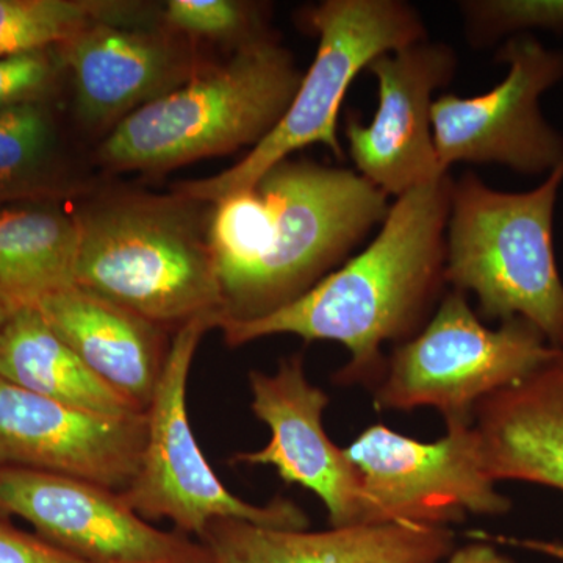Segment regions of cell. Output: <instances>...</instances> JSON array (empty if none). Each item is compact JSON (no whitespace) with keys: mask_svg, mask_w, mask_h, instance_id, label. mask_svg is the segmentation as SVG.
Listing matches in <instances>:
<instances>
[{"mask_svg":"<svg viewBox=\"0 0 563 563\" xmlns=\"http://www.w3.org/2000/svg\"><path fill=\"white\" fill-rule=\"evenodd\" d=\"M563 165L533 190L507 192L466 173L453 181L444 284L473 292L487 320L520 318L563 351V280L554 251V213Z\"/></svg>","mask_w":563,"mask_h":563,"instance_id":"obj_5","label":"cell"},{"mask_svg":"<svg viewBox=\"0 0 563 563\" xmlns=\"http://www.w3.org/2000/svg\"><path fill=\"white\" fill-rule=\"evenodd\" d=\"M166 24L191 38L236 41L240 47L266 36L261 9L235 0H169Z\"/></svg>","mask_w":563,"mask_h":563,"instance_id":"obj_24","label":"cell"},{"mask_svg":"<svg viewBox=\"0 0 563 563\" xmlns=\"http://www.w3.org/2000/svg\"><path fill=\"white\" fill-rule=\"evenodd\" d=\"M0 377L43 398L101 417L146 413L96 376L35 307L14 310L0 325Z\"/></svg>","mask_w":563,"mask_h":563,"instance_id":"obj_19","label":"cell"},{"mask_svg":"<svg viewBox=\"0 0 563 563\" xmlns=\"http://www.w3.org/2000/svg\"><path fill=\"white\" fill-rule=\"evenodd\" d=\"M303 20L318 35L317 55L276 128L236 165L207 179L181 181L176 195L213 206L313 144L343 161L339 113L352 81L385 52L428 40L420 14L401 0H325L307 10Z\"/></svg>","mask_w":563,"mask_h":563,"instance_id":"obj_6","label":"cell"},{"mask_svg":"<svg viewBox=\"0 0 563 563\" xmlns=\"http://www.w3.org/2000/svg\"><path fill=\"white\" fill-rule=\"evenodd\" d=\"M453 181L448 173L396 198L365 251L277 312L222 324L225 344L272 335L336 342L350 352L336 383L376 387L387 363L384 344L420 332L442 291Z\"/></svg>","mask_w":563,"mask_h":563,"instance_id":"obj_2","label":"cell"},{"mask_svg":"<svg viewBox=\"0 0 563 563\" xmlns=\"http://www.w3.org/2000/svg\"><path fill=\"white\" fill-rule=\"evenodd\" d=\"M73 74L76 110L88 128L117 125L206 69L174 32L88 25L62 46Z\"/></svg>","mask_w":563,"mask_h":563,"instance_id":"obj_15","label":"cell"},{"mask_svg":"<svg viewBox=\"0 0 563 563\" xmlns=\"http://www.w3.org/2000/svg\"><path fill=\"white\" fill-rule=\"evenodd\" d=\"M172 196L118 195L76 211L74 284L161 328L214 318L222 296L201 207Z\"/></svg>","mask_w":563,"mask_h":563,"instance_id":"obj_3","label":"cell"},{"mask_svg":"<svg viewBox=\"0 0 563 563\" xmlns=\"http://www.w3.org/2000/svg\"><path fill=\"white\" fill-rule=\"evenodd\" d=\"M247 379L252 412L268 426L272 440L232 462L274 466L284 483L314 493L331 528L365 526L361 474L325 432L329 396L307 379L302 354L284 358L274 374L254 369Z\"/></svg>","mask_w":563,"mask_h":563,"instance_id":"obj_14","label":"cell"},{"mask_svg":"<svg viewBox=\"0 0 563 563\" xmlns=\"http://www.w3.org/2000/svg\"><path fill=\"white\" fill-rule=\"evenodd\" d=\"M57 65L49 49L0 58V113L40 103L49 92Z\"/></svg>","mask_w":563,"mask_h":563,"instance_id":"obj_25","label":"cell"},{"mask_svg":"<svg viewBox=\"0 0 563 563\" xmlns=\"http://www.w3.org/2000/svg\"><path fill=\"white\" fill-rule=\"evenodd\" d=\"M120 9L90 0H0V58L63 46Z\"/></svg>","mask_w":563,"mask_h":563,"instance_id":"obj_22","label":"cell"},{"mask_svg":"<svg viewBox=\"0 0 563 563\" xmlns=\"http://www.w3.org/2000/svg\"><path fill=\"white\" fill-rule=\"evenodd\" d=\"M58 136L49 110L29 103L0 113V207L58 191Z\"/></svg>","mask_w":563,"mask_h":563,"instance_id":"obj_21","label":"cell"},{"mask_svg":"<svg viewBox=\"0 0 563 563\" xmlns=\"http://www.w3.org/2000/svg\"><path fill=\"white\" fill-rule=\"evenodd\" d=\"M377 81V110L369 124L347 113L344 136L357 173L385 196L404 192L448 174L433 144V92L448 87L457 69L453 47L422 40L385 52L368 65Z\"/></svg>","mask_w":563,"mask_h":563,"instance_id":"obj_12","label":"cell"},{"mask_svg":"<svg viewBox=\"0 0 563 563\" xmlns=\"http://www.w3.org/2000/svg\"><path fill=\"white\" fill-rule=\"evenodd\" d=\"M473 426L496 484L518 481L563 492V352L485 398Z\"/></svg>","mask_w":563,"mask_h":563,"instance_id":"obj_18","label":"cell"},{"mask_svg":"<svg viewBox=\"0 0 563 563\" xmlns=\"http://www.w3.org/2000/svg\"><path fill=\"white\" fill-rule=\"evenodd\" d=\"M362 481L363 525L450 528L466 515H504L512 501L485 470L473 424L448 422L435 442L384 424L369 426L344 448Z\"/></svg>","mask_w":563,"mask_h":563,"instance_id":"obj_9","label":"cell"},{"mask_svg":"<svg viewBox=\"0 0 563 563\" xmlns=\"http://www.w3.org/2000/svg\"><path fill=\"white\" fill-rule=\"evenodd\" d=\"M77 251L76 213L54 199L0 207V299L11 310L25 309L76 285Z\"/></svg>","mask_w":563,"mask_h":563,"instance_id":"obj_20","label":"cell"},{"mask_svg":"<svg viewBox=\"0 0 563 563\" xmlns=\"http://www.w3.org/2000/svg\"><path fill=\"white\" fill-rule=\"evenodd\" d=\"M146 413L107 418L0 377V466L60 474L124 493L139 473Z\"/></svg>","mask_w":563,"mask_h":563,"instance_id":"obj_13","label":"cell"},{"mask_svg":"<svg viewBox=\"0 0 563 563\" xmlns=\"http://www.w3.org/2000/svg\"><path fill=\"white\" fill-rule=\"evenodd\" d=\"M35 309L96 376L146 412L168 357L165 329L77 285Z\"/></svg>","mask_w":563,"mask_h":563,"instance_id":"obj_17","label":"cell"},{"mask_svg":"<svg viewBox=\"0 0 563 563\" xmlns=\"http://www.w3.org/2000/svg\"><path fill=\"white\" fill-rule=\"evenodd\" d=\"M0 563H85L40 536L0 520Z\"/></svg>","mask_w":563,"mask_h":563,"instance_id":"obj_26","label":"cell"},{"mask_svg":"<svg viewBox=\"0 0 563 563\" xmlns=\"http://www.w3.org/2000/svg\"><path fill=\"white\" fill-rule=\"evenodd\" d=\"M440 563H514L509 555L503 554L493 543L476 540L472 544L459 548Z\"/></svg>","mask_w":563,"mask_h":563,"instance_id":"obj_28","label":"cell"},{"mask_svg":"<svg viewBox=\"0 0 563 563\" xmlns=\"http://www.w3.org/2000/svg\"><path fill=\"white\" fill-rule=\"evenodd\" d=\"M199 542L213 563H440L454 551V532L417 525L287 531L217 520Z\"/></svg>","mask_w":563,"mask_h":563,"instance_id":"obj_16","label":"cell"},{"mask_svg":"<svg viewBox=\"0 0 563 563\" xmlns=\"http://www.w3.org/2000/svg\"><path fill=\"white\" fill-rule=\"evenodd\" d=\"M496 62L501 84L474 98L444 92L432 102L433 144L443 172L455 163H496L526 176L563 165V135L544 118L540 99L563 79V52L536 36L504 41Z\"/></svg>","mask_w":563,"mask_h":563,"instance_id":"obj_10","label":"cell"},{"mask_svg":"<svg viewBox=\"0 0 563 563\" xmlns=\"http://www.w3.org/2000/svg\"><path fill=\"white\" fill-rule=\"evenodd\" d=\"M461 10L474 47L533 31L563 33V0H468Z\"/></svg>","mask_w":563,"mask_h":563,"instance_id":"obj_23","label":"cell"},{"mask_svg":"<svg viewBox=\"0 0 563 563\" xmlns=\"http://www.w3.org/2000/svg\"><path fill=\"white\" fill-rule=\"evenodd\" d=\"M29 521L41 539L85 563H213L201 542L143 520L109 488L0 466V518Z\"/></svg>","mask_w":563,"mask_h":563,"instance_id":"obj_11","label":"cell"},{"mask_svg":"<svg viewBox=\"0 0 563 563\" xmlns=\"http://www.w3.org/2000/svg\"><path fill=\"white\" fill-rule=\"evenodd\" d=\"M387 198L352 169L288 158L213 203L220 328L268 317L306 295L383 224Z\"/></svg>","mask_w":563,"mask_h":563,"instance_id":"obj_1","label":"cell"},{"mask_svg":"<svg viewBox=\"0 0 563 563\" xmlns=\"http://www.w3.org/2000/svg\"><path fill=\"white\" fill-rule=\"evenodd\" d=\"M532 324L515 318L487 328L465 292L451 291L412 339L399 344L374 387L379 410L431 407L448 422L473 424L488 396L562 354Z\"/></svg>","mask_w":563,"mask_h":563,"instance_id":"obj_7","label":"cell"},{"mask_svg":"<svg viewBox=\"0 0 563 563\" xmlns=\"http://www.w3.org/2000/svg\"><path fill=\"white\" fill-rule=\"evenodd\" d=\"M302 74L272 36L252 41L118 122L99 161L114 172L165 173L257 146L284 117Z\"/></svg>","mask_w":563,"mask_h":563,"instance_id":"obj_4","label":"cell"},{"mask_svg":"<svg viewBox=\"0 0 563 563\" xmlns=\"http://www.w3.org/2000/svg\"><path fill=\"white\" fill-rule=\"evenodd\" d=\"M13 312L14 310H11L10 307L0 299V325H2L3 322L7 321V318H9Z\"/></svg>","mask_w":563,"mask_h":563,"instance_id":"obj_29","label":"cell"},{"mask_svg":"<svg viewBox=\"0 0 563 563\" xmlns=\"http://www.w3.org/2000/svg\"><path fill=\"white\" fill-rule=\"evenodd\" d=\"M213 328L214 318H198L177 329L146 409L139 473L121 498L143 520H169L177 532L199 539L217 520L307 531L309 517L298 504L276 498L255 506L229 492L196 442L187 409L188 376L202 336Z\"/></svg>","mask_w":563,"mask_h":563,"instance_id":"obj_8","label":"cell"},{"mask_svg":"<svg viewBox=\"0 0 563 563\" xmlns=\"http://www.w3.org/2000/svg\"><path fill=\"white\" fill-rule=\"evenodd\" d=\"M474 540H483L503 547L520 548V550L531 551V553L547 555V558L555 559V561L563 562V543L554 542V540H540V539H520V537L509 536H493L488 532L473 531L468 533Z\"/></svg>","mask_w":563,"mask_h":563,"instance_id":"obj_27","label":"cell"}]
</instances>
